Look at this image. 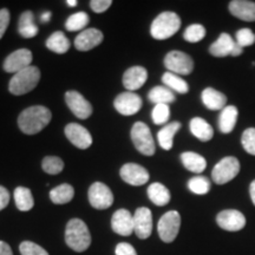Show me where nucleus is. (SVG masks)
<instances>
[{"instance_id":"b1692460","label":"nucleus","mask_w":255,"mask_h":255,"mask_svg":"<svg viewBox=\"0 0 255 255\" xmlns=\"http://www.w3.org/2000/svg\"><path fill=\"white\" fill-rule=\"evenodd\" d=\"M238 108L234 105H228L222 109L219 117L220 131L223 133H229L233 131L238 122Z\"/></svg>"},{"instance_id":"412c9836","label":"nucleus","mask_w":255,"mask_h":255,"mask_svg":"<svg viewBox=\"0 0 255 255\" xmlns=\"http://www.w3.org/2000/svg\"><path fill=\"white\" fill-rule=\"evenodd\" d=\"M235 43H237V41L233 39L232 36H229L228 33H225V32H223V33L220 34L218 39L209 46L210 55L214 57H220V58H221V57L232 56Z\"/></svg>"},{"instance_id":"f3484780","label":"nucleus","mask_w":255,"mask_h":255,"mask_svg":"<svg viewBox=\"0 0 255 255\" xmlns=\"http://www.w3.org/2000/svg\"><path fill=\"white\" fill-rule=\"evenodd\" d=\"M111 228L116 234L130 237L133 233V215L127 209H119L111 219Z\"/></svg>"},{"instance_id":"c85d7f7f","label":"nucleus","mask_w":255,"mask_h":255,"mask_svg":"<svg viewBox=\"0 0 255 255\" xmlns=\"http://www.w3.org/2000/svg\"><path fill=\"white\" fill-rule=\"evenodd\" d=\"M75 196V189L71 184L63 183L50 191V199L56 205H66Z\"/></svg>"},{"instance_id":"e433bc0d","label":"nucleus","mask_w":255,"mask_h":255,"mask_svg":"<svg viewBox=\"0 0 255 255\" xmlns=\"http://www.w3.org/2000/svg\"><path fill=\"white\" fill-rule=\"evenodd\" d=\"M206 37V28L201 24H191L183 33L184 40L188 43H199Z\"/></svg>"},{"instance_id":"3c124183","label":"nucleus","mask_w":255,"mask_h":255,"mask_svg":"<svg viewBox=\"0 0 255 255\" xmlns=\"http://www.w3.org/2000/svg\"><path fill=\"white\" fill-rule=\"evenodd\" d=\"M65 2L70 6V7H75V6L77 5V1H76V0H68V1Z\"/></svg>"},{"instance_id":"c9c22d12","label":"nucleus","mask_w":255,"mask_h":255,"mask_svg":"<svg viewBox=\"0 0 255 255\" xmlns=\"http://www.w3.org/2000/svg\"><path fill=\"white\" fill-rule=\"evenodd\" d=\"M41 168L45 173L50 175H57L62 173L64 169V162L57 156H46L41 162Z\"/></svg>"},{"instance_id":"4c0bfd02","label":"nucleus","mask_w":255,"mask_h":255,"mask_svg":"<svg viewBox=\"0 0 255 255\" xmlns=\"http://www.w3.org/2000/svg\"><path fill=\"white\" fill-rule=\"evenodd\" d=\"M169 117H170V109H169L168 104H157L152 109L151 119L156 126H162L168 122Z\"/></svg>"},{"instance_id":"f257e3e1","label":"nucleus","mask_w":255,"mask_h":255,"mask_svg":"<svg viewBox=\"0 0 255 255\" xmlns=\"http://www.w3.org/2000/svg\"><path fill=\"white\" fill-rule=\"evenodd\" d=\"M52 114L45 107L34 105L25 109L18 117V126L26 135H36L51 122Z\"/></svg>"},{"instance_id":"8fccbe9b","label":"nucleus","mask_w":255,"mask_h":255,"mask_svg":"<svg viewBox=\"0 0 255 255\" xmlns=\"http://www.w3.org/2000/svg\"><path fill=\"white\" fill-rule=\"evenodd\" d=\"M40 19H41V21H44V23H47V21H49L51 19V13H50V12H45V13L41 14Z\"/></svg>"},{"instance_id":"7ed1b4c3","label":"nucleus","mask_w":255,"mask_h":255,"mask_svg":"<svg viewBox=\"0 0 255 255\" xmlns=\"http://www.w3.org/2000/svg\"><path fill=\"white\" fill-rule=\"evenodd\" d=\"M181 27V19L174 12H162L154 19L150 26V34L157 40L173 37Z\"/></svg>"},{"instance_id":"4468645a","label":"nucleus","mask_w":255,"mask_h":255,"mask_svg":"<svg viewBox=\"0 0 255 255\" xmlns=\"http://www.w3.org/2000/svg\"><path fill=\"white\" fill-rule=\"evenodd\" d=\"M121 177L124 182L128 184H131V186L138 187L143 186L149 181V173L145 168H143L142 165L136 164V163H127L121 168L120 171Z\"/></svg>"},{"instance_id":"423d86ee","label":"nucleus","mask_w":255,"mask_h":255,"mask_svg":"<svg viewBox=\"0 0 255 255\" xmlns=\"http://www.w3.org/2000/svg\"><path fill=\"white\" fill-rule=\"evenodd\" d=\"M239 173H240L239 159L233 156H227L216 163L212 171V178L216 184H226L237 177Z\"/></svg>"},{"instance_id":"0eeeda50","label":"nucleus","mask_w":255,"mask_h":255,"mask_svg":"<svg viewBox=\"0 0 255 255\" xmlns=\"http://www.w3.org/2000/svg\"><path fill=\"white\" fill-rule=\"evenodd\" d=\"M181 227V216L176 210H170L159 219L157 232L161 240L165 244L173 242L178 235Z\"/></svg>"},{"instance_id":"6e6552de","label":"nucleus","mask_w":255,"mask_h":255,"mask_svg":"<svg viewBox=\"0 0 255 255\" xmlns=\"http://www.w3.org/2000/svg\"><path fill=\"white\" fill-rule=\"evenodd\" d=\"M164 65L169 72L178 76H187L194 70V60L182 51H171L165 56Z\"/></svg>"},{"instance_id":"39448f33","label":"nucleus","mask_w":255,"mask_h":255,"mask_svg":"<svg viewBox=\"0 0 255 255\" xmlns=\"http://www.w3.org/2000/svg\"><path fill=\"white\" fill-rule=\"evenodd\" d=\"M131 139L135 148L141 154L145 156H152L155 154L156 146L154 137L150 129L143 122H136L131 128Z\"/></svg>"},{"instance_id":"1a4fd4ad","label":"nucleus","mask_w":255,"mask_h":255,"mask_svg":"<svg viewBox=\"0 0 255 255\" xmlns=\"http://www.w3.org/2000/svg\"><path fill=\"white\" fill-rule=\"evenodd\" d=\"M89 202L96 209H107L114 203L113 191L107 184L102 182H95L89 188Z\"/></svg>"},{"instance_id":"58836bf2","label":"nucleus","mask_w":255,"mask_h":255,"mask_svg":"<svg viewBox=\"0 0 255 255\" xmlns=\"http://www.w3.org/2000/svg\"><path fill=\"white\" fill-rule=\"evenodd\" d=\"M241 143L248 154L255 156V128H248L245 130L241 137Z\"/></svg>"},{"instance_id":"9d476101","label":"nucleus","mask_w":255,"mask_h":255,"mask_svg":"<svg viewBox=\"0 0 255 255\" xmlns=\"http://www.w3.org/2000/svg\"><path fill=\"white\" fill-rule=\"evenodd\" d=\"M115 109L124 116H132L138 113L142 108V98L135 92H122L115 98Z\"/></svg>"},{"instance_id":"de8ad7c7","label":"nucleus","mask_w":255,"mask_h":255,"mask_svg":"<svg viewBox=\"0 0 255 255\" xmlns=\"http://www.w3.org/2000/svg\"><path fill=\"white\" fill-rule=\"evenodd\" d=\"M242 52H244V47H241L238 43H235V46H234V50H233L232 56L233 57H238V56H240Z\"/></svg>"},{"instance_id":"ddd939ff","label":"nucleus","mask_w":255,"mask_h":255,"mask_svg":"<svg viewBox=\"0 0 255 255\" xmlns=\"http://www.w3.org/2000/svg\"><path fill=\"white\" fill-rule=\"evenodd\" d=\"M216 222L227 232H239L246 226V218L241 212L235 209L222 210L216 216Z\"/></svg>"},{"instance_id":"c03bdc74","label":"nucleus","mask_w":255,"mask_h":255,"mask_svg":"<svg viewBox=\"0 0 255 255\" xmlns=\"http://www.w3.org/2000/svg\"><path fill=\"white\" fill-rule=\"evenodd\" d=\"M116 255H137V253L131 245L121 242L116 246Z\"/></svg>"},{"instance_id":"a19ab883","label":"nucleus","mask_w":255,"mask_h":255,"mask_svg":"<svg viewBox=\"0 0 255 255\" xmlns=\"http://www.w3.org/2000/svg\"><path fill=\"white\" fill-rule=\"evenodd\" d=\"M19 251H20L21 255H49L43 247L32 241L21 242L20 246H19Z\"/></svg>"},{"instance_id":"4be33fe9","label":"nucleus","mask_w":255,"mask_h":255,"mask_svg":"<svg viewBox=\"0 0 255 255\" xmlns=\"http://www.w3.org/2000/svg\"><path fill=\"white\" fill-rule=\"evenodd\" d=\"M203 104L206 105L207 109L209 110H221L226 108V103H227V97L223 95L222 92L213 88H207L202 91L201 95Z\"/></svg>"},{"instance_id":"ea45409f","label":"nucleus","mask_w":255,"mask_h":255,"mask_svg":"<svg viewBox=\"0 0 255 255\" xmlns=\"http://www.w3.org/2000/svg\"><path fill=\"white\" fill-rule=\"evenodd\" d=\"M235 41L241 47L251 46L255 43V34L251 28H241L235 33Z\"/></svg>"},{"instance_id":"5701e85b","label":"nucleus","mask_w":255,"mask_h":255,"mask_svg":"<svg viewBox=\"0 0 255 255\" xmlns=\"http://www.w3.org/2000/svg\"><path fill=\"white\" fill-rule=\"evenodd\" d=\"M190 131L197 139L202 142H208L214 136V130L213 127L201 117H194L190 121Z\"/></svg>"},{"instance_id":"6ab92c4d","label":"nucleus","mask_w":255,"mask_h":255,"mask_svg":"<svg viewBox=\"0 0 255 255\" xmlns=\"http://www.w3.org/2000/svg\"><path fill=\"white\" fill-rule=\"evenodd\" d=\"M148 79V71L143 66H132L123 75V85L128 91L138 90Z\"/></svg>"},{"instance_id":"aec40b11","label":"nucleus","mask_w":255,"mask_h":255,"mask_svg":"<svg viewBox=\"0 0 255 255\" xmlns=\"http://www.w3.org/2000/svg\"><path fill=\"white\" fill-rule=\"evenodd\" d=\"M229 12L244 21H255V2L248 0H233L229 2Z\"/></svg>"},{"instance_id":"c756f323","label":"nucleus","mask_w":255,"mask_h":255,"mask_svg":"<svg viewBox=\"0 0 255 255\" xmlns=\"http://www.w3.org/2000/svg\"><path fill=\"white\" fill-rule=\"evenodd\" d=\"M70 46H71L70 40L66 38L65 34L60 31H57L55 33L51 34L46 40L47 49L52 51V52L59 53V55H63V53L68 52Z\"/></svg>"},{"instance_id":"72a5a7b5","label":"nucleus","mask_w":255,"mask_h":255,"mask_svg":"<svg viewBox=\"0 0 255 255\" xmlns=\"http://www.w3.org/2000/svg\"><path fill=\"white\" fill-rule=\"evenodd\" d=\"M89 20H90V18H89L88 13H85V12H77V13H73L68 18L65 23V28L70 32H82L87 27Z\"/></svg>"},{"instance_id":"473e14b6","label":"nucleus","mask_w":255,"mask_h":255,"mask_svg":"<svg viewBox=\"0 0 255 255\" xmlns=\"http://www.w3.org/2000/svg\"><path fill=\"white\" fill-rule=\"evenodd\" d=\"M148 98L151 103L157 104H170L175 101V94L167 87H155L148 94Z\"/></svg>"},{"instance_id":"7c9ffc66","label":"nucleus","mask_w":255,"mask_h":255,"mask_svg":"<svg viewBox=\"0 0 255 255\" xmlns=\"http://www.w3.org/2000/svg\"><path fill=\"white\" fill-rule=\"evenodd\" d=\"M15 206L21 212H28L33 208L34 201L31 190L26 187H17L14 189Z\"/></svg>"},{"instance_id":"dca6fc26","label":"nucleus","mask_w":255,"mask_h":255,"mask_svg":"<svg viewBox=\"0 0 255 255\" xmlns=\"http://www.w3.org/2000/svg\"><path fill=\"white\" fill-rule=\"evenodd\" d=\"M32 52L27 49H20L12 52L6 57L4 62V70L9 73H18L21 70L31 66Z\"/></svg>"},{"instance_id":"20e7f679","label":"nucleus","mask_w":255,"mask_h":255,"mask_svg":"<svg viewBox=\"0 0 255 255\" xmlns=\"http://www.w3.org/2000/svg\"><path fill=\"white\" fill-rule=\"evenodd\" d=\"M40 79V71L37 66H28L12 77L8 84V90L12 95L21 96L27 94L37 87Z\"/></svg>"},{"instance_id":"a211bd4d","label":"nucleus","mask_w":255,"mask_h":255,"mask_svg":"<svg viewBox=\"0 0 255 255\" xmlns=\"http://www.w3.org/2000/svg\"><path fill=\"white\" fill-rule=\"evenodd\" d=\"M103 41V33L97 28H87L76 37L75 47L78 51H90Z\"/></svg>"},{"instance_id":"bb28decb","label":"nucleus","mask_w":255,"mask_h":255,"mask_svg":"<svg viewBox=\"0 0 255 255\" xmlns=\"http://www.w3.org/2000/svg\"><path fill=\"white\" fill-rule=\"evenodd\" d=\"M181 161H182L184 168L188 169L191 173L201 174L207 168L206 158L193 151L183 152L181 155Z\"/></svg>"},{"instance_id":"cd10ccee","label":"nucleus","mask_w":255,"mask_h":255,"mask_svg":"<svg viewBox=\"0 0 255 255\" xmlns=\"http://www.w3.org/2000/svg\"><path fill=\"white\" fill-rule=\"evenodd\" d=\"M18 32L24 38H33L38 34V26L34 23L33 13L31 11H25L19 18Z\"/></svg>"},{"instance_id":"49530a36","label":"nucleus","mask_w":255,"mask_h":255,"mask_svg":"<svg viewBox=\"0 0 255 255\" xmlns=\"http://www.w3.org/2000/svg\"><path fill=\"white\" fill-rule=\"evenodd\" d=\"M0 255H13L11 247L4 241H0Z\"/></svg>"},{"instance_id":"09e8293b","label":"nucleus","mask_w":255,"mask_h":255,"mask_svg":"<svg viewBox=\"0 0 255 255\" xmlns=\"http://www.w3.org/2000/svg\"><path fill=\"white\" fill-rule=\"evenodd\" d=\"M250 194H251L252 202H253V205L255 206V180L253 181V182L251 183V187H250Z\"/></svg>"},{"instance_id":"9b49d317","label":"nucleus","mask_w":255,"mask_h":255,"mask_svg":"<svg viewBox=\"0 0 255 255\" xmlns=\"http://www.w3.org/2000/svg\"><path fill=\"white\" fill-rule=\"evenodd\" d=\"M65 102L69 109L72 111L77 119L87 120L92 115V105L84 96H82L77 91H68L65 94Z\"/></svg>"},{"instance_id":"f8f14e48","label":"nucleus","mask_w":255,"mask_h":255,"mask_svg":"<svg viewBox=\"0 0 255 255\" xmlns=\"http://www.w3.org/2000/svg\"><path fill=\"white\" fill-rule=\"evenodd\" d=\"M133 233L142 240L150 237L152 233V214L150 209L145 207L136 209L133 214Z\"/></svg>"},{"instance_id":"a18cd8bd","label":"nucleus","mask_w":255,"mask_h":255,"mask_svg":"<svg viewBox=\"0 0 255 255\" xmlns=\"http://www.w3.org/2000/svg\"><path fill=\"white\" fill-rule=\"evenodd\" d=\"M9 202V193L5 187L0 186V210L5 209Z\"/></svg>"},{"instance_id":"2f4dec72","label":"nucleus","mask_w":255,"mask_h":255,"mask_svg":"<svg viewBox=\"0 0 255 255\" xmlns=\"http://www.w3.org/2000/svg\"><path fill=\"white\" fill-rule=\"evenodd\" d=\"M162 82H163L164 87L170 89L171 91H176L178 94H187L189 91V85L188 83L180 77L178 75H175V73L171 72H165L163 76H162Z\"/></svg>"},{"instance_id":"f704fd0d","label":"nucleus","mask_w":255,"mask_h":255,"mask_svg":"<svg viewBox=\"0 0 255 255\" xmlns=\"http://www.w3.org/2000/svg\"><path fill=\"white\" fill-rule=\"evenodd\" d=\"M188 188L196 195H205L210 190V181L205 176H195L188 181Z\"/></svg>"},{"instance_id":"79ce46f5","label":"nucleus","mask_w":255,"mask_h":255,"mask_svg":"<svg viewBox=\"0 0 255 255\" xmlns=\"http://www.w3.org/2000/svg\"><path fill=\"white\" fill-rule=\"evenodd\" d=\"M111 5H113L111 0H92L90 1V7L96 13H103Z\"/></svg>"},{"instance_id":"f03ea898","label":"nucleus","mask_w":255,"mask_h":255,"mask_svg":"<svg viewBox=\"0 0 255 255\" xmlns=\"http://www.w3.org/2000/svg\"><path fill=\"white\" fill-rule=\"evenodd\" d=\"M65 242L72 251L85 252L91 245V234L88 226L79 219L70 220L65 228Z\"/></svg>"},{"instance_id":"a878e982","label":"nucleus","mask_w":255,"mask_h":255,"mask_svg":"<svg viewBox=\"0 0 255 255\" xmlns=\"http://www.w3.org/2000/svg\"><path fill=\"white\" fill-rule=\"evenodd\" d=\"M148 197L149 200L151 201L152 203L156 206L163 207L165 205H168L169 201H170V191L165 186H163L162 183L155 182L151 183L150 186L148 187Z\"/></svg>"},{"instance_id":"37998d69","label":"nucleus","mask_w":255,"mask_h":255,"mask_svg":"<svg viewBox=\"0 0 255 255\" xmlns=\"http://www.w3.org/2000/svg\"><path fill=\"white\" fill-rule=\"evenodd\" d=\"M9 24V11L7 8L0 9V39L4 36Z\"/></svg>"},{"instance_id":"2eb2a0df","label":"nucleus","mask_w":255,"mask_h":255,"mask_svg":"<svg viewBox=\"0 0 255 255\" xmlns=\"http://www.w3.org/2000/svg\"><path fill=\"white\" fill-rule=\"evenodd\" d=\"M65 136L72 143L73 145L77 146L78 149H88L92 144V136L88 131L87 128H84L81 124L70 123L65 127Z\"/></svg>"},{"instance_id":"393cba45","label":"nucleus","mask_w":255,"mask_h":255,"mask_svg":"<svg viewBox=\"0 0 255 255\" xmlns=\"http://www.w3.org/2000/svg\"><path fill=\"white\" fill-rule=\"evenodd\" d=\"M180 129V122H171L162 128L157 133V141L159 146H161L162 149H164V150H170V149L173 148L174 136L176 135V132Z\"/></svg>"}]
</instances>
